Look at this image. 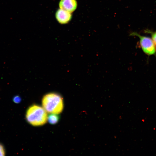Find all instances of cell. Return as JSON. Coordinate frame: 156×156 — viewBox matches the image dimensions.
<instances>
[{
    "label": "cell",
    "mask_w": 156,
    "mask_h": 156,
    "mask_svg": "<svg viewBox=\"0 0 156 156\" xmlns=\"http://www.w3.org/2000/svg\"><path fill=\"white\" fill-rule=\"evenodd\" d=\"M152 39L156 46V31L151 33Z\"/></svg>",
    "instance_id": "cell-8"
},
{
    "label": "cell",
    "mask_w": 156,
    "mask_h": 156,
    "mask_svg": "<svg viewBox=\"0 0 156 156\" xmlns=\"http://www.w3.org/2000/svg\"><path fill=\"white\" fill-rule=\"evenodd\" d=\"M77 6V3L76 0H61L59 3L60 9L70 13L75 10Z\"/></svg>",
    "instance_id": "cell-4"
},
{
    "label": "cell",
    "mask_w": 156,
    "mask_h": 156,
    "mask_svg": "<svg viewBox=\"0 0 156 156\" xmlns=\"http://www.w3.org/2000/svg\"><path fill=\"white\" fill-rule=\"evenodd\" d=\"M47 112L40 106L34 104L30 106L27 111L26 118L29 123L35 126H40L47 121Z\"/></svg>",
    "instance_id": "cell-2"
},
{
    "label": "cell",
    "mask_w": 156,
    "mask_h": 156,
    "mask_svg": "<svg viewBox=\"0 0 156 156\" xmlns=\"http://www.w3.org/2000/svg\"><path fill=\"white\" fill-rule=\"evenodd\" d=\"M5 155V151L3 145L0 144V156H4Z\"/></svg>",
    "instance_id": "cell-9"
},
{
    "label": "cell",
    "mask_w": 156,
    "mask_h": 156,
    "mask_svg": "<svg viewBox=\"0 0 156 156\" xmlns=\"http://www.w3.org/2000/svg\"><path fill=\"white\" fill-rule=\"evenodd\" d=\"M59 120V117L57 114H51L48 116L47 120L51 124L53 125L57 123Z\"/></svg>",
    "instance_id": "cell-6"
},
{
    "label": "cell",
    "mask_w": 156,
    "mask_h": 156,
    "mask_svg": "<svg viewBox=\"0 0 156 156\" xmlns=\"http://www.w3.org/2000/svg\"><path fill=\"white\" fill-rule=\"evenodd\" d=\"M13 101L14 103H18L21 102V98L19 95H16L14 97Z\"/></svg>",
    "instance_id": "cell-7"
},
{
    "label": "cell",
    "mask_w": 156,
    "mask_h": 156,
    "mask_svg": "<svg viewBox=\"0 0 156 156\" xmlns=\"http://www.w3.org/2000/svg\"><path fill=\"white\" fill-rule=\"evenodd\" d=\"M42 104L46 112L50 114H58L63 109V99L59 94L51 92L45 94L42 98Z\"/></svg>",
    "instance_id": "cell-1"
},
{
    "label": "cell",
    "mask_w": 156,
    "mask_h": 156,
    "mask_svg": "<svg viewBox=\"0 0 156 156\" xmlns=\"http://www.w3.org/2000/svg\"><path fill=\"white\" fill-rule=\"evenodd\" d=\"M130 36H136L139 38V42L141 47L143 51L148 55L156 54V46L152 38L147 36L141 35L135 32L130 34Z\"/></svg>",
    "instance_id": "cell-3"
},
{
    "label": "cell",
    "mask_w": 156,
    "mask_h": 156,
    "mask_svg": "<svg viewBox=\"0 0 156 156\" xmlns=\"http://www.w3.org/2000/svg\"><path fill=\"white\" fill-rule=\"evenodd\" d=\"M56 18L61 24H66L69 22L71 18L70 13L61 9H58L55 14Z\"/></svg>",
    "instance_id": "cell-5"
}]
</instances>
